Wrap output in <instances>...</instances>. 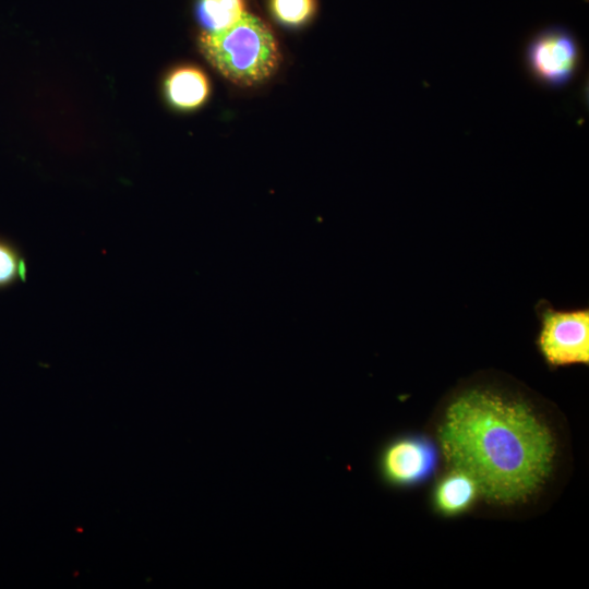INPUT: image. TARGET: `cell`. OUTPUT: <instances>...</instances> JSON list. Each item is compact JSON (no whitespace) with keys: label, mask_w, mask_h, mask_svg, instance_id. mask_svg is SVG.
Wrapping results in <instances>:
<instances>
[{"label":"cell","mask_w":589,"mask_h":589,"mask_svg":"<svg viewBox=\"0 0 589 589\" xmlns=\"http://www.w3.org/2000/svg\"><path fill=\"white\" fill-rule=\"evenodd\" d=\"M540 328L537 347L551 366L589 363V309H555L542 299L536 304Z\"/></svg>","instance_id":"3957f363"},{"label":"cell","mask_w":589,"mask_h":589,"mask_svg":"<svg viewBox=\"0 0 589 589\" xmlns=\"http://www.w3.org/2000/svg\"><path fill=\"white\" fill-rule=\"evenodd\" d=\"M165 93L169 103L178 109H194L208 97L209 82L196 67H179L165 81Z\"/></svg>","instance_id":"8992f818"},{"label":"cell","mask_w":589,"mask_h":589,"mask_svg":"<svg viewBox=\"0 0 589 589\" xmlns=\"http://www.w3.org/2000/svg\"><path fill=\"white\" fill-rule=\"evenodd\" d=\"M435 462L434 447L428 441L399 437L384 447L380 470L389 484L405 486L425 479L433 471Z\"/></svg>","instance_id":"5b68a950"},{"label":"cell","mask_w":589,"mask_h":589,"mask_svg":"<svg viewBox=\"0 0 589 589\" xmlns=\"http://www.w3.org/2000/svg\"><path fill=\"white\" fill-rule=\"evenodd\" d=\"M478 485L473 478L462 470L455 469L438 483L435 502L443 513L457 514L473 501Z\"/></svg>","instance_id":"52a82bcc"},{"label":"cell","mask_w":589,"mask_h":589,"mask_svg":"<svg viewBox=\"0 0 589 589\" xmlns=\"http://www.w3.org/2000/svg\"><path fill=\"white\" fill-rule=\"evenodd\" d=\"M447 460L489 498L509 503L534 492L550 471L553 442L526 402L472 387L449 404L440 430Z\"/></svg>","instance_id":"6da1fadb"},{"label":"cell","mask_w":589,"mask_h":589,"mask_svg":"<svg viewBox=\"0 0 589 589\" xmlns=\"http://www.w3.org/2000/svg\"><path fill=\"white\" fill-rule=\"evenodd\" d=\"M199 49L219 74L243 87L268 80L278 69L281 58L271 27L248 11L226 29L202 32Z\"/></svg>","instance_id":"7a4b0ae2"},{"label":"cell","mask_w":589,"mask_h":589,"mask_svg":"<svg viewBox=\"0 0 589 589\" xmlns=\"http://www.w3.org/2000/svg\"><path fill=\"white\" fill-rule=\"evenodd\" d=\"M268 5L279 23L291 27L305 24L316 11V0H268Z\"/></svg>","instance_id":"30bf717a"},{"label":"cell","mask_w":589,"mask_h":589,"mask_svg":"<svg viewBox=\"0 0 589 589\" xmlns=\"http://www.w3.org/2000/svg\"><path fill=\"white\" fill-rule=\"evenodd\" d=\"M27 264L21 250L12 241L0 236V290L25 281Z\"/></svg>","instance_id":"9c48e42d"},{"label":"cell","mask_w":589,"mask_h":589,"mask_svg":"<svg viewBox=\"0 0 589 589\" xmlns=\"http://www.w3.org/2000/svg\"><path fill=\"white\" fill-rule=\"evenodd\" d=\"M579 60L580 51L574 35L558 25L536 34L526 50V62L532 76L552 88L565 86L574 79Z\"/></svg>","instance_id":"277c9868"},{"label":"cell","mask_w":589,"mask_h":589,"mask_svg":"<svg viewBox=\"0 0 589 589\" xmlns=\"http://www.w3.org/2000/svg\"><path fill=\"white\" fill-rule=\"evenodd\" d=\"M245 11L244 0H197L195 8L196 19L207 33L230 27Z\"/></svg>","instance_id":"ba28073f"}]
</instances>
